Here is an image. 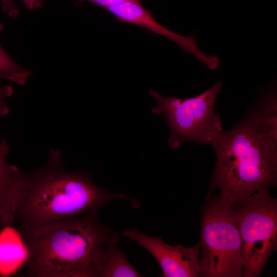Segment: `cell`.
Listing matches in <instances>:
<instances>
[{
  "label": "cell",
  "mask_w": 277,
  "mask_h": 277,
  "mask_svg": "<svg viewBox=\"0 0 277 277\" xmlns=\"http://www.w3.org/2000/svg\"><path fill=\"white\" fill-rule=\"evenodd\" d=\"M132 197L98 187L88 173L68 171L60 151H50L43 166L22 171L15 196L14 223L28 229L98 211L109 201Z\"/></svg>",
  "instance_id": "7a4b0ae2"
},
{
  "label": "cell",
  "mask_w": 277,
  "mask_h": 277,
  "mask_svg": "<svg viewBox=\"0 0 277 277\" xmlns=\"http://www.w3.org/2000/svg\"><path fill=\"white\" fill-rule=\"evenodd\" d=\"M202 211L200 276L244 275L241 241L232 204L220 195L208 193Z\"/></svg>",
  "instance_id": "277c9868"
},
{
  "label": "cell",
  "mask_w": 277,
  "mask_h": 277,
  "mask_svg": "<svg viewBox=\"0 0 277 277\" xmlns=\"http://www.w3.org/2000/svg\"><path fill=\"white\" fill-rule=\"evenodd\" d=\"M79 2L88 1L96 5L107 9L108 7L118 5L125 3L140 0H78Z\"/></svg>",
  "instance_id": "5bb4252c"
},
{
  "label": "cell",
  "mask_w": 277,
  "mask_h": 277,
  "mask_svg": "<svg viewBox=\"0 0 277 277\" xmlns=\"http://www.w3.org/2000/svg\"><path fill=\"white\" fill-rule=\"evenodd\" d=\"M211 146L216 155L210 192L219 191L232 204L277 180V105L274 89Z\"/></svg>",
  "instance_id": "6da1fadb"
},
{
  "label": "cell",
  "mask_w": 277,
  "mask_h": 277,
  "mask_svg": "<svg viewBox=\"0 0 277 277\" xmlns=\"http://www.w3.org/2000/svg\"><path fill=\"white\" fill-rule=\"evenodd\" d=\"M122 235L134 241L148 251L157 261L164 277H196L200 276L199 242L192 247L170 245L161 237L151 236L135 228L124 230Z\"/></svg>",
  "instance_id": "52a82bcc"
},
{
  "label": "cell",
  "mask_w": 277,
  "mask_h": 277,
  "mask_svg": "<svg viewBox=\"0 0 277 277\" xmlns=\"http://www.w3.org/2000/svg\"><path fill=\"white\" fill-rule=\"evenodd\" d=\"M12 93V88L9 86H0V114H6L9 109L6 103V98Z\"/></svg>",
  "instance_id": "7c38bea8"
},
{
  "label": "cell",
  "mask_w": 277,
  "mask_h": 277,
  "mask_svg": "<svg viewBox=\"0 0 277 277\" xmlns=\"http://www.w3.org/2000/svg\"><path fill=\"white\" fill-rule=\"evenodd\" d=\"M106 10L118 22L137 25L169 38L210 70L215 69L219 65L220 60L217 56L206 54L199 48L194 34L181 35L162 26L153 17L150 11L143 7L140 1L125 3L108 7Z\"/></svg>",
  "instance_id": "ba28073f"
},
{
  "label": "cell",
  "mask_w": 277,
  "mask_h": 277,
  "mask_svg": "<svg viewBox=\"0 0 277 277\" xmlns=\"http://www.w3.org/2000/svg\"><path fill=\"white\" fill-rule=\"evenodd\" d=\"M0 24V33L3 30ZM30 71L19 67L7 54L0 45V77L23 85L30 76Z\"/></svg>",
  "instance_id": "8fae6325"
},
{
  "label": "cell",
  "mask_w": 277,
  "mask_h": 277,
  "mask_svg": "<svg viewBox=\"0 0 277 277\" xmlns=\"http://www.w3.org/2000/svg\"><path fill=\"white\" fill-rule=\"evenodd\" d=\"M241 241L243 277H257L276 248L277 201L260 189L232 204Z\"/></svg>",
  "instance_id": "8992f818"
},
{
  "label": "cell",
  "mask_w": 277,
  "mask_h": 277,
  "mask_svg": "<svg viewBox=\"0 0 277 277\" xmlns=\"http://www.w3.org/2000/svg\"><path fill=\"white\" fill-rule=\"evenodd\" d=\"M120 237L113 231L109 238L94 250L91 277H136L142 275L118 248Z\"/></svg>",
  "instance_id": "9c48e42d"
},
{
  "label": "cell",
  "mask_w": 277,
  "mask_h": 277,
  "mask_svg": "<svg viewBox=\"0 0 277 277\" xmlns=\"http://www.w3.org/2000/svg\"><path fill=\"white\" fill-rule=\"evenodd\" d=\"M25 6L33 10L42 8L44 5L43 0H22Z\"/></svg>",
  "instance_id": "9a60e30c"
},
{
  "label": "cell",
  "mask_w": 277,
  "mask_h": 277,
  "mask_svg": "<svg viewBox=\"0 0 277 277\" xmlns=\"http://www.w3.org/2000/svg\"><path fill=\"white\" fill-rule=\"evenodd\" d=\"M3 11L12 18H15L19 14L17 7L13 3V0H0Z\"/></svg>",
  "instance_id": "4fadbf2b"
},
{
  "label": "cell",
  "mask_w": 277,
  "mask_h": 277,
  "mask_svg": "<svg viewBox=\"0 0 277 277\" xmlns=\"http://www.w3.org/2000/svg\"><path fill=\"white\" fill-rule=\"evenodd\" d=\"M98 212L18 232L27 250L25 275L30 277H91L97 246L113 232L97 219Z\"/></svg>",
  "instance_id": "3957f363"
},
{
  "label": "cell",
  "mask_w": 277,
  "mask_h": 277,
  "mask_svg": "<svg viewBox=\"0 0 277 277\" xmlns=\"http://www.w3.org/2000/svg\"><path fill=\"white\" fill-rule=\"evenodd\" d=\"M9 148L6 140L0 143V226L7 228L13 223L14 197L22 171L9 165L7 155Z\"/></svg>",
  "instance_id": "30bf717a"
},
{
  "label": "cell",
  "mask_w": 277,
  "mask_h": 277,
  "mask_svg": "<svg viewBox=\"0 0 277 277\" xmlns=\"http://www.w3.org/2000/svg\"><path fill=\"white\" fill-rule=\"evenodd\" d=\"M222 87V82L219 81L201 94L184 99L149 90L156 103L152 112L162 114L168 124V143L171 148H177L186 142L211 145L223 131L221 118L214 109Z\"/></svg>",
  "instance_id": "5b68a950"
}]
</instances>
